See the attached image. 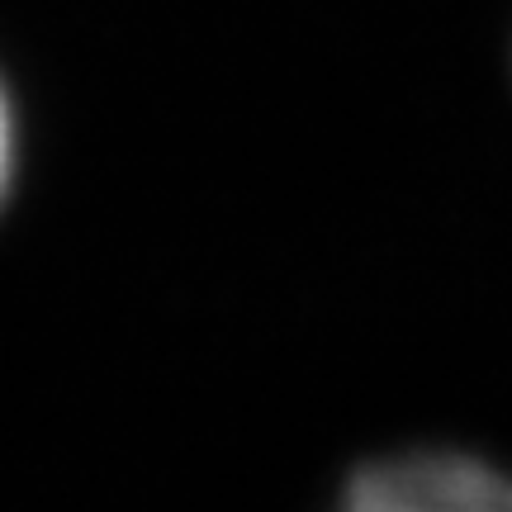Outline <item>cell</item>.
I'll use <instances>...</instances> for the list:
<instances>
[{"label":"cell","mask_w":512,"mask_h":512,"mask_svg":"<svg viewBox=\"0 0 512 512\" xmlns=\"http://www.w3.org/2000/svg\"><path fill=\"white\" fill-rule=\"evenodd\" d=\"M24 162H29V114H24V100H19L10 67L0 62V219H5V209L19 195Z\"/></svg>","instance_id":"obj_2"},{"label":"cell","mask_w":512,"mask_h":512,"mask_svg":"<svg viewBox=\"0 0 512 512\" xmlns=\"http://www.w3.org/2000/svg\"><path fill=\"white\" fill-rule=\"evenodd\" d=\"M337 498L356 512H512V470L460 446H403L351 465Z\"/></svg>","instance_id":"obj_1"}]
</instances>
